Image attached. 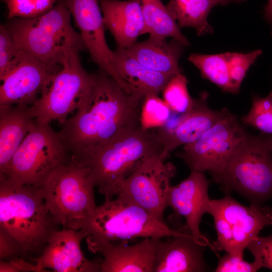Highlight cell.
Listing matches in <instances>:
<instances>
[{
  "label": "cell",
  "mask_w": 272,
  "mask_h": 272,
  "mask_svg": "<svg viewBox=\"0 0 272 272\" xmlns=\"http://www.w3.org/2000/svg\"><path fill=\"white\" fill-rule=\"evenodd\" d=\"M71 154L73 161L88 170L91 181L105 200L116 196L121 183L144 159L154 155H169L157 129H145L140 122Z\"/></svg>",
  "instance_id": "2"
},
{
  "label": "cell",
  "mask_w": 272,
  "mask_h": 272,
  "mask_svg": "<svg viewBox=\"0 0 272 272\" xmlns=\"http://www.w3.org/2000/svg\"><path fill=\"white\" fill-rule=\"evenodd\" d=\"M8 10L7 20L33 18L46 13L57 0H3Z\"/></svg>",
  "instance_id": "30"
},
{
  "label": "cell",
  "mask_w": 272,
  "mask_h": 272,
  "mask_svg": "<svg viewBox=\"0 0 272 272\" xmlns=\"http://www.w3.org/2000/svg\"><path fill=\"white\" fill-rule=\"evenodd\" d=\"M168 157L154 155L144 159L122 181L117 194L125 197L164 223L167 192L176 173L174 165L165 162Z\"/></svg>",
  "instance_id": "11"
},
{
  "label": "cell",
  "mask_w": 272,
  "mask_h": 272,
  "mask_svg": "<svg viewBox=\"0 0 272 272\" xmlns=\"http://www.w3.org/2000/svg\"><path fill=\"white\" fill-rule=\"evenodd\" d=\"M263 12L265 20L271 25L272 28V0H268L267 4L265 6Z\"/></svg>",
  "instance_id": "37"
},
{
  "label": "cell",
  "mask_w": 272,
  "mask_h": 272,
  "mask_svg": "<svg viewBox=\"0 0 272 272\" xmlns=\"http://www.w3.org/2000/svg\"><path fill=\"white\" fill-rule=\"evenodd\" d=\"M1 272H37L36 264L21 257L15 258L9 260H1Z\"/></svg>",
  "instance_id": "36"
},
{
  "label": "cell",
  "mask_w": 272,
  "mask_h": 272,
  "mask_svg": "<svg viewBox=\"0 0 272 272\" xmlns=\"http://www.w3.org/2000/svg\"><path fill=\"white\" fill-rule=\"evenodd\" d=\"M105 27L118 47L127 49L146 33L141 0H99Z\"/></svg>",
  "instance_id": "20"
},
{
  "label": "cell",
  "mask_w": 272,
  "mask_h": 272,
  "mask_svg": "<svg viewBox=\"0 0 272 272\" xmlns=\"http://www.w3.org/2000/svg\"><path fill=\"white\" fill-rule=\"evenodd\" d=\"M98 1H99V0H98Z\"/></svg>",
  "instance_id": "42"
},
{
  "label": "cell",
  "mask_w": 272,
  "mask_h": 272,
  "mask_svg": "<svg viewBox=\"0 0 272 272\" xmlns=\"http://www.w3.org/2000/svg\"><path fill=\"white\" fill-rule=\"evenodd\" d=\"M71 156L60 132L35 119L0 179L40 187L51 173L69 162Z\"/></svg>",
  "instance_id": "7"
},
{
  "label": "cell",
  "mask_w": 272,
  "mask_h": 272,
  "mask_svg": "<svg viewBox=\"0 0 272 272\" xmlns=\"http://www.w3.org/2000/svg\"><path fill=\"white\" fill-rule=\"evenodd\" d=\"M213 181L226 194L235 191L250 205L261 206L272 197V155L269 137L250 135L218 171Z\"/></svg>",
  "instance_id": "6"
},
{
  "label": "cell",
  "mask_w": 272,
  "mask_h": 272,
  "mask_svg": "<svg viewBox=\"0 0 272 272\" xmlns=\"http://www.w3.org/2000/svg\"><path fill=\"white\" fill-rule=\"evenodd\" d=\"M94 187L88 170L71 160L51 173L39 188L56 223L79 230L97 207Z\"/></svg>",
  "instance_id": "8"
},
{
  "label": "cell",
  "mask_w": 272,
  "mask_h": 272,
  "mask_svg": "<svg viewBox=\"0 0 272 272\" xmlns=\"http://www.w3.org/2000/svg\"><path fill=\"white\" fill-rule=\"evenodd\" d=\"M271 213L272 214V209H271Z\"/></svg>",
  "instance_id": "41"
},
{
  "label": "cell",
  "mask_w": 272,
  "mask_h": 272,
  "mask_svg": "<svg viewBox=\"0 0 272 272\" xmlns=\"http://www.w3.org/2000/svg\"><path fill=\"white\" fill-rule=\"evenodd\" d=\"M268 94L270 95L272 97V90Z\"/></svg>",
  "instance_id": "40"
},
{
  "label": "cell",
  "mask_w": 272,
  "mask_h": 272,
  "mask_svg": "<svg viewBox=\"0 0 272 272\" xmlns=\"http://www.w3.org/2000/svg\"><path fill=\"white\" fill-rule=\"evenodd\" d=\"M246 0H219V4L222 6H226L231 3H241Z\"/></svg>",
  "instance_id": "38"
},
{
  "label": "cell",
  "mask_w": 272,
  "mask_h": 272,
  "mask_svg": "<svg viewBox=\"0 0 272 272\" xmlns=\"http://www.w3.org/2000/svg\"><path fill=\"white\" fill-rule=\"evenodd\" d=\"M35 123L27 106H0V175Z\"/></svg>",
  "instance_id": "22"
},
{
  "label": "cell",
  "mask_w": 272,
  "mask_h": 272,
  "mask_svg": "<svg viewBox=\"0 0 272 272\" xmlns=\"http://www.w3.org/2000/svg\"><path fill=\"white\" fill-rule=\"evenodd\" d=\"M246 248L262 267L272 270V234L266 237L257 236L248 244Z\"/></svg>",
  "instance_id": "34"
},
{
  "label": "cell",
  "mask_w": 272,
  "mask_h": 272,
  "mask_svg": "<svg viewBox=\"0 0 272 272\" xmlns=\"http://www.w3.org/2000/svg\"><path fill=\"white\" fill-rule=\"evenodd\" d=\"M210 181L203 172L191 170L185 179L175 186H170L166 196V205L176 215L184 217L186 228L196 239L209 244V241L199 229L203 215L208 213Z\"/></svg>",
  "instance_id": "15"
},
{
  "label": "cell",
  "mask_w": 272,
  "mask_h": 272,
  "mask_svg": "<svg viewBox=\"0 0 272 272\" xmlns=\"http://www.w3.org/2000/svg\"><path fill=\"white\" fill-rule=\"evenodd\" d=\"M79 53L72 51L66 54L61 69L48 78L38 99L29 107L32 117L37 121L49 123L56 120L62 124L89 91L95 74L84 69Z\"/></svg>",
  "instance_id": "9"
},
{
  "label": "cell",
  "mask_w": 272,
  "mask_h": 272,
  "mask_svg": "<svg viewBox=\"0 0 272 272\" xmlns=\"http://www.w3.org/2000/svg\"><path fill=\"white\" fill-rule=\"evenodd\" d=\"M262 53L260 49L247 53L229 52L228 62L230 77L236 94L239 92L241 84L249 67Z\"/></svg>",
  "instance_id": "31"
},
{
  "label": "cell",
  "mask_w": 272,
  "mask_h": 272,
  "mask_svg": "<svg viewBox=\"0 0 272 272\" xmlns=\"http://www.w3.org/2000/svg\"><path fill=\"white\" fill-rule=\"evenodd\" d=\"M19 48L47 66L60 69L66 54L87 50L68 15L52 9L33 18H13L4 24Z\"/></svg>",
  "instance_id": "4"
},
{
  "label": "cell",
  "mask_w": 272,
  "mask_h": 272,
  "mask_svg": "<svg viewBox=\"0 0 272 272\" xmlns=\"http://www.w3.org/2000/svg\"><path fill=\"white\" fill-rule=\"evenodd\" d=\"M248 135L237 116L224 108L220 119L197 140L183 146L176 156L191 170L211 175L225 164Z\"/></svg>",
  "instance_id": "10"
},
{
  "label": "cell",
  "mask_w": 272,
  "mask_h": 272,
  "mask_svg": "<svg viewBox=\"0 0 272 272\" xmlns=\"http://www.w3.org/2000/svg\"><path fill=\"white\" fill-rule=\"evenodd\" d=\"M98 0H65L76 27L89 51L91 60L115 79L125 91L131 93L128 84L120 77L113 62V51L105 36L103 17Z\"/></svg>",
  "instance_id": "12"
},
{
  "label": "cell",
  "mask_w": 272,
  "mask_h": 272,
  "mask_svg": "<svg viewBox=\"0 0 272 272\" xmlns=\"http://www.w3.org/2000/svg\"><path fill=\"white\" fill-rule=\"evenodd\" d=\"M252 104L250 111L241 117V121L259 130L262 134L272 135V97L268 94L261 98L254 94Z\"/></svg>",
  "instance_id": "29"
},
{
  "label": "cell",
  "mask_w": 272,
  "mask_h": 272,
  "mask_svg": "<svg viewBox=\"0 0 272 272\" xmlns=\"http://www.w3.org/2000/svg\"><path fill=\"white\" fill-rule=\"evenodd\" d=\"M97 207L80 225L89 235L88 248L106 242L117 243L138 238H162L185 234L170 228L122 195Z\"/></svg>",
  "instance_id": "5"
},
{
  "label": "cell",
  "mask_w": 272,
  "mask_h": 272,
  "mask_svg": "<svg viewBox=\"0 0 272 272\" xmlns=\"http://www.w3.org/2000/svg\"><path fill=\"white\" fill-rule=\"evenodd\" d=\"M112 51L114 65L118 74L128 84L132 93L142 98L151 94L159 95L174 77L145 66L125 49L118 47Z\"/></svg>",
  "instance_id": "23"
},
{
  "label": "cell",
  "mask_w": 272,
  "mask_h": 272,
  "mask_svg": "<svg viewBox=\"0 0 272 272\" xmlns=\"http://www.w3.org/2000/svg\"><path fill=\"white\" fill-rule=\"evenodd\" d=\"M209 207L219 213L227 222L232 233L236 254L243 256L248 244L264 227L272 225L271 208L250 205L246 207L230 194L220 199H211Z\"/></svg>",
  "instance_id": "17"
},
{
  "label": "cell",
  "mask_w": 272,
  "mask_h": 272,
  "mask_svg": "<svg viewBox=\"0 0 272 272\" xmlns=\"http://www.w3.org/2000/svg\"><path fill=\"white\" fill-rule=\"evenodd\" d=\"M208 244L190 233L172 237L158 246L153 272H202L210 270L204 257Z\"/></svg>",
  "instance_id": "19"
},
{
  "label": "cell",
  "mask_w": 272,
  "mask_h": 272,
  "mask_svg": "<svg viewBox=\"0 0 272 272\" xmlns=\"http://www.w3.org/2000/svg\"><path fill=\"white\" fill-rule=\"evenodd\" d=\"M184 46L175 38L168 42L166 38L150 36L148 40L136 42L126 50L145 66L174 76L181 73L178 63Z\"/></svg>",
  "instance_id": "21"
},
{
  "label": "cell",
  "mask_w": 272,
  "mask_h": 272,
  "mask_svg": "<svg viewBox=\"0 0 272 272\" xmlns=\"http://www.w3.org/2000/svg\"><path fill=\"white\" fill-rule=\"evenodd\" d=\"M173 112L158 95H149L142 101L140 122L145 129H157L166 124Z\"/></svg>",
  "instance_id": "28"
},
{
  "label": "cell",
  "mask_w": 272,
  "mask_h": 272,
  "mask_svg": "<svg viewBox=\"0 0 272 272\" xmlns=\"http://www.w3.org/2000/svg\"><path fill=\"white\" fill-rule=\"evenodd\" d=\"M229 56V52L216 54L193 53L188 59L199 70L204 79L216 85L224 92L236 94L230 77Z\"/></svg>",
  "instance_id": "26"
},
{
  "label": "cell",
  "mask_w": 272,
  "mask_h": 272,
  "mask_svg": "<svg viewBox=\"0 0 272 272\" xmlns=\"http://www.w3.org/2000/svg\"><path fill=\"white\" fill-rule=\"evenodd\" d=\"M218 4L219 0H170L166 7L180 28L192 27L202 36L213 33L207 18Z\"/></svg>",
  "instance_id": "24"
},
{
  "label": "cell",
  "mask_w": 272,
  "mask_h": 272,
  "mask_svg": "<svg viewBox=\"0 0 272 272\" xmlns=\"http://www.w3.org/2000/svg\"><path fill=\"white\" fill-rule=\"evenodd\" d=\"M89 234L85 231L63 228L55 231L42 254L32 260L37 272L46 268L57 272L101 271L100 262L86 258L81 243Z\"/></svg>",
  "instance_id": "14"
},
{
  "label": "cell",
  "mask_w": 272,
  "mask_h": 272,
  "mask_svg": "<svg viewBox=\"0 0 272 272\" xmlns=\"http://www.w3.org/2000/svg\"><path fill=\"white\" fill-rule=\"evenodd\" d=\"M60 69L50 67L20 50L15 66L0 80V106H31L48 78Z\"/></svg>",
  "instance_id": "13"
},
{
  "label": "cell",
  "mask_w": 272,
  "mask_h": 272,
  "mask_svg": "<svg viewBox=\"0 0 272 272\" xmlns=\"http://www.w3.org/2000/svg\"><path fill=\"white\" fill-rule=\"evenodd\" d=\"M160 238H148L134 245L106 242L90 251L100 253L102 272H153Z\"/></svg>",
  "instance_id": "18"
},
{
  "label": "cell",
  "mask_w": 272,
  "mask_h": 272,
  "mask_svg": "<svg viewBox=\"0 0 272 272\" xmlns=\"http://www.w3.org/2000/svg\"><path fill=\"white\" fill-rule=\"evenodd\" d=\"M208 96L206 92H202L194 99V105L189 111L172 116L165 125L157 129L169 154L178 147L197 140L221 117L224 108L215 111L209 108Z\"/></svg>",
  "instance_id": "16"
},
{
  "label": "cell",
  "mask_w": 272,
  "mask_h": 272,
  "mask_svg": "<svg viewBox=\"0 0 272 272\" xmlns=\"http://www.w3.org/2000/svg\"><path fill=\"white\" fill-rule=\"evenodd\" d=\"M18 257H21V255L16 242L7 234L0 231L1 260L7 261Z\"/></svg>",
  "instance_id": "35"
},
{
  "label": "cell",
  "mask_w": 272,
  "mask_h": 272,
  "mask_svg": "<svg viewBox=\"0 0 272 272\" xmlns=\"http://www.w3.org/2000/svg\"><path fill=\"white\" fill-rule=\"evenodd\" d=\"M57 225L39 187L0 179V231L16 242L22 258L31 261L41 255Z\"/></svg>",
  "instance_id": "3"
},
{
  "label": "cell",
  "mask_w": 272,
  "mask_h": 272,
  "mask_svg": "<svg viewBox=\"0 0 272 272\" xmlns=\"http://www.w3.org/2000/svg\"><path fill=\"white\" fill-rule=\"evenodd\" d=\"M269 141L270 144V150L272 155V135L269 137Z\"/></svg>",
  "instance_id": "39"
},
{
  "label": "cell",
  "mask_w": 272,
  "mask_h": 272,
  "mask_svg": "<svg viewBox=\"0 0 272 272\" xmlns=\"http://www.w3.org/2000/svg\"><path fill=\"white\" fill-rule=\"evenodd\" d=\"M146 33L160 38L171 37L185 46L190 45L176 21L161 0H141Z\"/></svg>",
  "instance_id": "25"
},
{
  "label": "cell",
  "mask_w": 272,
  "mask_h": 272,
  "mask_svg": "<svg viewBox=\"0 0 272 272\" xmlns=\"http://www.w3.org/2000/svg\"><path fill=\"white\" fill-rule=\"evenodd\" d=\"M20 49L5 25L0 26V80L16 65Z\"/></svg>",
  "instance_id": "32"
},
{
  "label": "cell",
  "mask_w": 272,
  "mask_h": 272,
  "mask_svg": "<svg viewBox=\"0 0 272 272\" xmlns=\"http://www.w3.org/2000/svg\"><path fill=\"white\" fill-rule=\"evenodd\" d=\"M188 81L181 73L173 77L162 91L164 101L171 111L177 114H184L193 107L194 99L189 94Z\"/></svg>",
  "instance_id": "27"
},
{
  "label": "cell",
  "mask_w": 272,
  "mask_h": 272,
  "mask_svg": "<svg viewBox=\"0 0 272 272\" xmlns=\"http://www.w3.org/2000/svg\"><path fill=\"white\" fill-rule=\"evenodd\" d=\"M262 267L256 260L252 262L244 260L243 256L227 253L219 257L215 272H255Z\"/></svg>",
  "instance_id": "33"
},
{
  "label": "cell",
  "mask_w": 272,
  "mask_h": 272,
  "mask_svg": "<svg viewBox=\"0 0 272 272\" xmlns=\"http://www.w3.org/2000/svg\"><path fill=\"white\" fill-rule=\"evenodd\" d=\"M94 82L59 131L70 152L105 141L123 127L140 122L144 98L124 90L99 69Z\"/></svg>",
  "instance_id": "1"
}]
</instances>
